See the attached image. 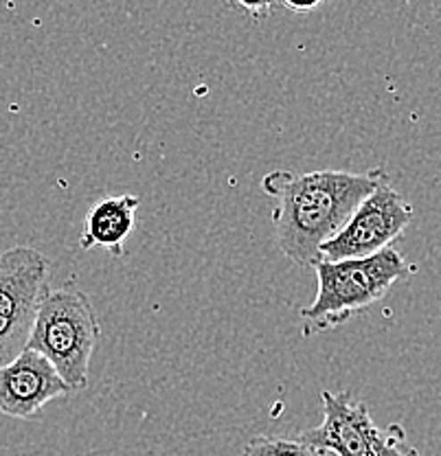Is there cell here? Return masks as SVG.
I'll use <instances>...</instances> for the list:
<instances>
[{
    "label": "cell",
    "mask_w": 441,
    "mask_h": 456,
    "mask_svg": "<svg viewBox=\"0 0 441 456\" xmlns=\"http://www.w3.org/2000/svg\"><path fill=\"white\" fill-rule=\"evenodd\" d=\"M387 178L382 169L352 171H270L264 178L268 196L279 200L273 220L277 246L298 268H314L321 248L349 222L358 204Z\"/></svg>",
    "instance_id": "1"
},
{
    "label": "cell",
    "mask_w": 441,
    "mask_h": 456,
    "mask_svg": "<svg viewBox=\"0 0 441 456\" xmlns=\"http://www.w3.org/2000/svg\"><path fill=\"white\" fill-rule=\"evenodd\" d=\"M319 292L301 310L306 336L321 334L347 322L355 314L378 303L412 268L396 248H387L364 259L319 261L314 265Z\"/></svg>",
    "instance_id": "2"
},
{
    "label": "cell",
    "mask_w": 441,
    "mask_h": 456,
    "mask_svg": "<svg viewBox=\"0 0 441 456\" xmlns=\"http://www.w3.org/2000/svg\"><path fill=\"white\" fill-rule=\"evenodd\" d=\"M99 336L102 322L93 301L78 283L69 281L42 298L25 349L45 355L70 393L84 391Z\"/></svg>",
    "instance_id": "3"
},
{
    "label": "cell",
    "mask_w": 441,
    "mask_h": 456,
    "mask_svg": "<svg viewBox=\"0 0 441 456\" xmlns=\"http://www.w3.org/2000/svg\"><path fill=\"white\" fill-rule=\"evenodd\" d=\"M49 256L31 246L0 253V340L16 358L25 351L42 298L51 289Z\"/></svg>",
    "instance_id": "4"
},
{
    "label": "cell",
    "mask_w": 441,
    "mask_h": 456,
    "mask_svg": "<svg viewBox=\"0 0 441 456\" xmlns=\"http://www.w3.org/2000/svg\"><path fill=\"white\" fill-rule=\"evenodd\" d=\"M412 220V207L384 178L369 193L339 235L321 248V261L364 259L391 248Z\"/></svg>",
    "instance_id": "5"
},
{
    "label": "cell",
    "mask_w": 441,
    "mask_h": 456,
    "mask_svg": "<svg viewBox=\"0 0 441 456\" xmlns=\"http://www.w3.org/2000/svg\"><path fill=\"white\" fill-rule=\"evenodd\" d=\"M66 395L70 388L37 351H20L0 367V412L12 419H31L46 403Z\"/></svg>",
    "instance_id": "6"
},
{
    "label": "cell",
    "mask_w": 441,
    "mask_h": 456,
    "mask_svg": "<svg viewBox=\"0 0 441 456\" xmlns=\"http://www.w3.org/2000/svg\"><path fill=\"white\" fill-rule=\"evenodd\" d=\"M321 397H323V424L303 432L298 439L321 452L373 456V436L378 426L373 424L367 406L349 391H323Z\"/></svg>",
    "instance_id": "7"
},
{
    "label": "cell",
    "mask_w": 441,
    "mask_h": 456,
    "mask_svg": "<svg viewBox=\"0 0 441 456\" xmlns=\"http://www.w3.org/2000/svg\"><path fill=\"white\" fill-rule=\"evenodd\" d=\"M141 200L130 193L99 200L88 211L84 220V231L79 237V246L84 250L102 248L112 256L123 255V244L135 228L136 208Z\"/></svg>",
    "instance_id": "8"
},
{
    "label": "cell",
    "mask_w": 441,
    "mask_h": 456,
    "mask_svg": "<svg viewBox=\"0 0 441 456\" xmlns=\"http://www.w3.org/2000/svg\"><path fill=\"white\" fill-rule=\"evenodd\" d=\"M325 452L312 448L306 441L290 436H253L241 450V456H323Z\"/></svg>",
    "instance_id": "9"
},
{
    "label": "cell",
    "mask_w": 441,
    "mask_h": 456,
    "mask_svg": "<svg viewBox=\"0 0 441 456\" xmlns=\"http://www.w3.org/2000/svg\"><path fill=\"white\" fill-rule=\"evenodd\" d=\"M373 456H420V452L406 441L402 426L393 424L388 428H378L376 436H373Z\"/></svg>",
    "instance_id": "10"
},
{
    "label": "cell",
    "mask_w": 441,
    "mask_h": 456,
    "mask_svg": "<svg viewBox=\"0 0 441 456\" xmlns=\"http://www.w3.org/2000/svg\"><path fill=\"white\" fill-rule=\"evenodd\" d=\"M235 7L241 9V12L257 13V16H255V18H259V13L270 12V9H273V4H270V3H241V4H235Z\"/></svg>",
    "instance_id": "11"
},
{
    "label": "cell",
    "mask_w": 441,
    "mask_h": 456,
    "mask_svg": "<svg viewBox=\"0 0 441 456\" xmlns=\"http://www.w3.org/2000/svg\"><path fill=\"white\" fill-rule=\"evenodd\" d=\"M288 12L303 13V12H314V9L321 7V3H307V4H292V3H282Z\"/></svg>",
    "instance_id": "12"
},
{
    "label": "cell",
    "mask_w": 441,
    "mask_h": 456,
    "mask_svg": "<svg viewBox=\"0 0 441 456\" xmlns=\"http://www.w3.org/2000/svg\"><path fill=\"white\" fill-rule=\"evenodd\" d=\"M12 360H13V355L9 354L7 346H4V345H3V340H0V367H4V364L12 362Z\"/></svg>",
    "instance_id": "13"
}]
</instances>
